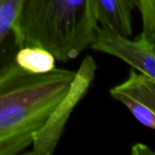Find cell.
I'll list each match as a JSON object with an SVG mask.
<instances>
[{
  "label": "cell",
  "mask_w": 155,
  "mask_h": 155,
  "mask_svg": "<svg viewBox=\"0 0 155 155\" xmlns=\"http://www.w3.org/2000/svg\"><path fill=\"white\" fill-rule=\"evenodd\" d=\"M137 9L142 19V35L155 36V0H138Z\"/></svg>",
  "instance_id": "cell-9"
},
{
  "label": "cell",
  "mask_w": 155,
  "mask_h": 155,
  "mask_svg": "<svg viewBox=\"0 0 155 155\" xmlns=\"http://www.w3.org/2000/svg\"><path fill=\"white\" fill-rule=\"evenodd\" d=\"M99 25L110 32L130 37L133 34V13L138 0H94Z\"/></svg>",
  "instance_id": "cell-6"
},
{
  "label": "cell",
  "mask_w": 155,
  "mask_h": 155,
  "mask_svg": "<svg viewBox=\"0 0 155 155\" xmlns=\"http://www.w3.org/2000/svg\"><path fill=\"white\" fill-rule=\"evenodd\" d=\"M55 57L47 49L37 45H25L15 57V63L31 74H46L55 68Z\"/></svg>",
  "instance_id": "cell-8"
},
{
  "label": "cell",
  "mask_w": 155,
  "mask_h": 155,
  "mask_svg": "<svg viewBox=\"0 0 155 155\" xmlns=\"http://www.w3.org/2000/svg\"><path fill=\"white\" fill-rule=\"evenodd\" d=\"M144 36V35H143ZM145 37V36H144ZM152 48V50L153 51V53L155 54V36H151V37H145Z\"/></svg>",
  "instance_id": "cell-11"
},
{
  "label": "cell",
  "mask_w": 155,
  "mask_h": 155,
  "mask_svg": "<svg viewBox=\"0 0 155 155\" xmlns=\"http://www.w3.org/2000/svg\"><path fill=\"white\" fill-rule=\"evenodd\" d=\"M98 25L94 0H22L16 36L21 48L41 46L67 63L90 47Z\"/></svg>",
  "instance_id": "cell-2"
},
{
  "label": "cell",
  "mask_w": 155,
  "mask_h": 155,
  "mask_svg": "<svg viewBox=\"0 0 155 155\" xmlns=\"http://www.w3.org/2000/svg\"><path fill=\"white\" fill-rule=\"evenodd\" d=\"M97 65L94 58L86 55L75 71L67 94L54 108L44 125L35 134L31 154L51 155L54 152L70 115L94 80Z\"/></svg>",
  "instance_id": "cell-3"
},
{
  "label": "cell",
  "mask_w": 155,
  "mask_h": 155,
  "mask_svg": "<svg viewBox=\"0 0 155 155\" xmlns=\"http://www.w3.org/2000/svg\"><path fill=\"white\" fill-rule=\"evenodd\" d=\"M75 71L31 74L16 64L0 74V155L21 153L67 94Z\"/></svg>",
  "instance_id": "cell-1"
},
{
  "label": "cell",
  "mask_w": 155,
  "mask_h": 155,
  "mask_svg": "<svg viewBox=\"0 0 155 155\" xmlns=\"http://www.w3.org/2000/svg\"><path fill=\"white\" fill-rule=\"evenodd\" d=\"M132 153L133 154H155V151H152L150 148L141 143L134 146Z\"/></svg>",
  "instance_id": "cell-10"
},
{
  "label": "cell",
  "mask_w": 155,
  "mask_h": 155,
  "mask_svg": "<svg viewBox=\"0 0 155 155\" xmlns=\"http://www.w3.org/2000/svg\"><path fill=\"white\" fill-rule=\"evenodd\" d=\"M22 0H0V74L15 64L21 48L16 36V21Z\"/></svg>",
  "instance_id": "cell-7"
},
{
  "label": "cell",
  "mask_w": 155,
  "mask_h": 155,
  "mask_svg": "<svg viewBox=\"0 0 155 155\" xmlns=\"http://www.w3.org/2000/svg\"><path fill=\"white\" fill-rule=\"evenodd\" d=\"M110 94L140 124L155 131L154 80L132 68L126 80L110 89Z\"/></svg>",
  "instance_id": "cell-5"
},
{
  "label": "cell",
  "mask_w": 155,
  "mask_h": 155,
  "mask_svg": "<svg viewBox=\"0 0 155 155\" xmlns=\"http://www.w3.org/2000/svg\"><path fill=\"white\" fill-rule=\"evenodd\" d=\"M90 47L121 59L155 81V54L142 34L136 39H130L98 25Z\"/></svg>",
  "instance_id": "cell-4"
}]
</instances>
